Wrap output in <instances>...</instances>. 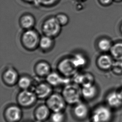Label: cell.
<instances>
[{
	"label": "cell",
	"mask_w": 122,
	"mask_h": 122,
	"mask_svg": "<svg viewBox=\"0 0 122 122\" xmlns=\"http://www.w3.org/2000/svg\"><path fill=\"white\" fill-rule=\"evenodd\" d=\"M62 96L66 103L70 105H76L80 102L82 96L81 88L78 85L67 84L65 86L62 92Z\"/></svg>",
	"instance_id": "6da1fadb"
},
{
	"label": "cell",
	"mask_w": 122,
	"mask_h": 122,
	"mask_svg": "<svg viewBox=\"0 0 122 122\" xmlns=\"http://www.w3.org/2000/svg\"><path fill=\"white\" fill-rule=\"evenodd\" d=\"M112 118V109L107 105L97 106L91 114L92 122H111Z\"/></svg>",
	"instance_id": "7a4b0ae2"
},
{
	"label": "cell",
	"mask_w": 122,
	"mask_h": 122,
	"mask_svg": "<svg viewBox=\"0 0 122 122\" xmlns=\"http://www.w3.org/2000/svg\"><path fill=\"white\" fill-rule=\"evenodd\" d=\"M62 26L56 18L51 17L45 20L42 26L43 33L45 36L54 38L57 36L61 31Z\"/></svg>",
	"instance_id": "3957f363"
},
{
	"label": "cell",
	"mask_w": 122,
	"mask_h": 122,
	"mask_svg": "<svg viewBox=\"0 0 122 122\" xmlns=\"http://www.w3.org/2000/svg\"><path fill=\"white\" fill-rule=\"evenodd\" d=\"M40 38L38 33L35 30H27L22 36V43L27 49L33 50L39 46Z\"/></svg>",
	"instance_id": "277c9868"
},
{
	"label": "cell",
	"mask_w": 122,
	"mask_h": 122,
	"mask_svg": "<svg viewBox=\"0 0 122 122\" xmlns=\"http://www.w3.org/2000/svg\"><path fill=\"white\" fill-rule=\"evenodd\" d=\"M67 103L62 95L55 93L47 98L46 105L53 112H63Z\"/></svg>",
	"instance_id": "5b68a950"
},
{
	"label": "cell",
	"mask_w": 122,
	"mask_h": 122,
	"mask_svg": "<svg viewBox=\"0 0 122 122\" xmlns=\"http://www.w3.org/2000/svg\"><path fill=\"white\" fill-rule=\"evenodd\" d=\"M58 70L61 75L68 78L76 74L78 69L73 63L71 58H66L60 61L58 65Z\"/></svg>",
	"instance_id": "8992f818"
},
{
	"label": "cell",
	"mask_w": 122,
	"mask_h": 122,
	"mask_svg": "<svg viewBox=\"0 0 122 122\" xmlns=\"http://www.w3.org/2000/svg\"><path fill=\"white\" fill-rule=\"evenodd\" d=\"M38 97L34 91L29 90H22L17 96L18 104L23 107H28L34 104Z\"/></svg>",
	"instance_id": "52a82bcc"
},
{
	"label": "cell",
	"mask_w": 122,
	"mask_h": 122,
	"mask_svg": "<svg viewBox=\"0 0 122 122\" xmlns=\"http://www.w3.org/2000/svg\"><path fill=\"white\" fill-rule=\"evenodd\" d=\"M22 116V111L18 106H10L7 108L5 112V116L8 122H18Z\"/></svg>",
	"instance_id": "ba28073f"
},
{
	"label": "cell",
	"mask_w": 122,
	"mask_h": 122,
	"mask_svg": "<svg viewBox=\"0 0 122 122\" xmlns=\"http://www.w3.org/2000/svg\"><path fill=\"white\" fill-rule=\"evenodd\" d=\"M52 88L48 82H42L37 85L34 89V92L38 98H47L52 94Z\"/></svg>",
	"instance_id": "9c48e42d"
},
{
	"label": "cell",
	"mask_w": 122,
	"mask_h": 122,
	"mask_svg": "<svg viewBox=\"0 0 122 122\" xmlns=\"http://www.w3.org/2000/svg\"><path fill=\"white\" fill-rule=\"evenodd\" d=\"M107 105L111 109H118L122 106V97L119 92L113 91L106 97Z\"/></svg>",
	"instance_id": "30bf717a"
},
{
	"label": "cell",
	"mask_w": 122,
	"mask_h": 122,
	"mask_svg": "<svg viewBox=\"0 0 122 122\" xmlns=\"http://www.w3.org/2000/svg\"><path fill=\"white\" fill-rule=\"evenodd\" d=\"M46 81L51 86H58L61 85L69 83L70 80L68 78H64L61 75L55 72H51L46 77Z\"/></svg>",
	"instance_id": "8fae6325"
},
{
	"label": "cell",
	"mask_w": 122,
	"mask_h": 122,
	"mask_svg": "<svg viewBox=\"0 0 122 122\" xmlns=\"http://www.w3.org/2000/svg\"><path fill=\"white\" fill-rule=\"evenodd\" d=\"M3 78L5 84L11 86L17 83L19 78L16 71L13 68H8L4 72Z\"/></svg>",
	"instance_id": "7c38bea8"
},
{
	"label": "cell",
	"mask_w": 122,
	"mask_h": 122,
	"mask_svg": "<svg viewBox=\"0 0 122 122\" xmlns=\"http://www.w3.org/2000/svg\"><path fill=\"white\" fill-rule=\"evenodd\" d=\"M114 62L108 55L102 54L99 56L97 61L98 67L102 70H108L112 68Z\"/></svg>",
	"instance_id": "4fadbf2b"
},
{
	"label": "cell",
	"mask_w": 122,
	"mask_h": 122,
	"mask_svg": "<svg viewBox=\"0 0 122 122\" xmlns=\"http://www.w3.org/2000/svg\"><path fill=\"white\" fill-rule=\"evenodd\" d=\"M19 23L22 28L25 30L32 29L36 23L35 17L30 13H25L20 17Z\"/></svg>",
	"instance_id": "5bb4252c"
},
{
	"label": "cell",
	"mask_w": 122,
	"mask_h": 122,
	"mask_svg": "<svg viewBox=\"0 0 122 122\" xmlns=\"http://www.w3.org/2000/svg\"><path fill=\"white\" fill-rule=\"evenodd\" d=\"M75 105L73 109V113L75 116L78 119H85L89 114V109L87 106L84 103L81 102Z\"/></svg>",
	"instance_id": "9a60e30c"
},
{
	"label": "cell",
	"mask_w": 122,
	"mask_h": 122,
	"mask_svg": "<svg viewBox=\"0 0 122 122\" xmlns=\"http://www.w3.org/2000/svg\"><path fill=\"white\" fill-rule=\"evenodd\" d=\"M35 72L40 77H47L51 73V67L49 64L45 61L38 63L35 66Z\"/></svg>",
	"instance_id": "2e32d148"
},
{
	"label": "cell",
	"mask_w": 122,
	"mask_h": 122,
	"mask_svg": "<svg viewBox=\"0 0 122 122\" xmlns=\"http://www.w3.org/2000/svg\"><path fill=\"white\" fill-rule=\"evenodd\" d=\"M82 96L86 99L91 100L96 97L97 88L94 84L82 86L81 88Z\"/></svg>",
	"instance_id": "e0dca14e"
},
{
	"label": "cell",
	"mask_w": 122,
	"mask_h": 122,
	"mask_svg": "<svg viewBox=\"0 0 122 122\" xmlns=\"http://www.w3.org/2000/svg\"><path fill=\"white\" fill-rule=\"evenodd\" d=\"M46 105H42L37 108L35 112V117L37 121L42 122L48 118L50 111Z\"/></svg>",
	"instance_id": "ac0fdd59"
},
{
	"label": "cell",
	"mask_w": 122,
	"mask_h": 122,
	"mask_svg": "<svg viewBox=\"0 0 122 122\" xmlns=\"http://www.w3.org/2000/svg\"><path fill=\"white\" fill-rule=\"evenodd\" d=\"M71 58L73 64L77 69L83 67L87 64L86 58L81 53L76 54Z\"/></svg>",
	"instance_id": "d6986e66"
},
{
	"label": "cell",
	"mask_w": 122,
	"mask_h": 122,
	"mask_svg": "<svg viewBox=\"0 0 122 122\" xmlns=\"http://www.w3.org/2000/svg\"><path fill=\"white\" fill-rule=\"evenodd\" d=\"M53 45V38L44 35L40 38L39 46L43 51L49 50Z\"/></svg>",
	"instance_id": "ffe728a7"
},
{
	"label": "cell",
	"mask_w": 122,
	"mask_h": 122,
	"mask_svg": "<svg viewBox=\"0 0 122 122\" xmlns=\"http://www.w3.org/2000/svg\"><path fill=\"white\" fill-rule=\"evenodd\" d=\"M112 57L117 60L122 59V42H117L112 45L110 50Z\"/></svg>",
	"instance_id": "44dd1931"
},
{
	"label": "cell",
	"mask_w": 122,
	"mask_h": 122,
	"mask_svg": "<svg viewBox=\"0 0 122 122\" xmlns=\"http://www.w3.org/2000/svg\"><path fill=\"white\" fill-rule=\"evenodd\" d=\"M17 84L22 90H29L32 85V81L29 77L23 76L19 78Z\"/></svg>",
	"instance_id": "7402d4cb"
},
{
	"label": "cell",
	"mask_w": 122,
	"mask_h": 122,
	"mask_svg": "<svg viewBox=\"0 0 122 122\" xmlns=\"http://www.w3.org/2000/svg\"><path fill=\"white\" fill-rule=\"evenodd\" d=\"M112 45L110 40L107 38H102L98 42L97 46L99 49L102 52L110 51Z\"/></svg>",
	"instance_id": "603a6c76"
},
{
	"label": "cell",
	"mask_w": 122,
	"mask_h": 122,
	"mask_svg": "<svg viewBox=\"0 0 122 122\" xmlns=\"http://www.w3.org/2000/svg\"><path fill=\"white\" fill-rule=\"evenodd\" d=\"M94 78L93 76L90 73L82 74L81 85L82 86L94 84Z\"/></svg>",
	"instance_id": "cb8c5ba5"
},
{
	"label": "cell",
	"mask_w": 122,
	"mask_h": 122,
	"mask_svg": "<svg viewBox=\"0 0 122 122\" xmlns=\"http://www.w3.org/2000/svg\"><path fill=\"white\" fill-rule=\"evenodd\" d=\"M55 17L62 26L67 25L69 22V17L68 15L65 13H58Z\"/></svg>",
	"instance_id": "d4e9b609"
},
{
	"label": "cell",
	"mask_w": 122,
	"mask_h": 122,
	"mask_svg": "<svg viewBox=\"0 0 122 122\" xmlns=\"http://www.w3.org/2000/svg\"><path fill=\"white\" fill-rule=\"evenodd\" d=\"M51 118L52 122H64L65 116L63 112H53Z\"/></svg>",
	"instance_id": "484cf974"
},
{
	"label": "cell",
	"mask_w": 122,
	"mask_h": 122,
	"mask_svg": "<svg viewBox=\"0 0 122 122\" xmlns=\"http://www.w3.org/2000/svg\"><path fill=\"white\" fill-rule=\"evenodd\" d=\"M112 69L114 73L116 74L122 73V59L114 62Z\"/></svg>",
	"instance_id": "4316f807"
},
{
	"label": "cell",
	"mask_w": 122,
	"mask_h": 122,
	"mask_svg": "<svg viewBox=\"0 0 122 122\" xmlns=\"http://www.w3.org/2000/svg\"><path fill=\"white\" fill-rule=\"evenodd\" d=\"M59 0H38L37 2L44 6H51L56 4Z\"/></svg>",
	"instance_id": "83f0119b"
},
{
	"label": "cell",
	"mask_w": 122,
	"mask_h": 122,
	"mask_svg": "<svg viewBox=\"0 0 122 122\" xmlns=\"http://www.w3.org/2000/svg\"><path fill=\"white\" fill-rule=\"evenodd\" d=\"M113 0H99L100 3L102 5H107L111 4Z\"/></svg>",
	"instance_id": "f1b7e54d"
},
{
	"label": "cell",
	"mask_w": 122,
	"mask_h": 122,
	"mask_svg": "<svg viewBox=\"0 0 122 122\" xmlns=\"http://www.w3.org/2000/svg\"><path fill=\"white\" fill-rule=\"evenodd\" d=\"M22 0L28 3H33L36 2H37L38 0Z\"/></svg>",
	"instance_id": "f546056e"
},
{
	"label": "cell",
	"mask_w": 122,
	"mask_h": 122,
	"mask_svg": "<svg viewBox=\"0 0 122 122\" xmlns=\"http://www.w3.org/2000/svg\"><path fill=\"white\" fill-rule=\"evenodd\" d=\"M119 92L120 93V94H121V96H122V89L121 90V91H119Z\"/></svg>",
	"instance_id": "4dcf8cb0"
},
{
	"label": "cell",
	"mask_w": 122,
	"mask_h": 122,
	"mask_svg": "<svg viewBox=\"0 0 122 122\" xmlns=\"http://www.w3.org/2000/svg\"><path fill=\"white\" fill-rule=\"evenodd\" d=\"M121 32H122V25H121Z\"/></svg>",
	"instance_id": "1f68e13d"
},
{
	"label": "cell",
	"mask_w": 122,
	"mask_h": 122,
	"mask_svg": "<svg viewBox=\"0 0 122 122\" xmlns=\"http://www.w3.org/2000/svg\"></svg>",
	"instance_id": "d6a6232c"
}]
</instances>
